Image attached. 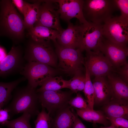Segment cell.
I'll return each instance as SVG.
<instances>
[{"label": "cell", "mask_w": 128, "mask_h": 128, "mask_svg": "<svg viewBox=\"0 0 128 128\" xmlns=\"http://www.w3.org/2000/svg\"><path fill=\"white\" fill-rule=\"evenodd\" d=\"M26 29L23 19L12 0H0V34L7 36L18 43L23 39Z\"/></svg>", "instance_id": "cell-1"}, {"label": "cell", "mask_w": 128, "mask_h": 128, "mask_svg": "<svg viewBox=\"0 0 128 128\" xmlns=\"http://www.w3.org/2000/svg\"><path fill=\"white\" fill-rule=\"evenodd\" d=\"M117 9L114 0H84L82 11L88 22L103 25Z\"/></svg>", "instance_id": "cell-2"}, {"label": "cell", "mask_w": 128, "mask_h": 128, "mask_svg": "<svg viewBox=\"0 0 128 128\" xmlns=\"http://www.w3.org/2000/svg\"><path fill=\"white\" fill-rule=\"evenodd\" d=\"M35 89L28 84L15 90L12 101L6 108L10 115L27 112L32 116L38 113V99Z\"/></svg>", "instance_id": "cell-3"}, {"label": "cell", "mask_w": 128, "mask_h": 128, "mask_svg": "<svg viewBox=\"0 0 128 128\" xmlns=\"http://www.w3.org/2000/svg\"><path fill=\"white\" fill-rule=\"evenodd\" d=\"M49 42H39L30 40L23 53L25 60L27 62L35 61L56 67L57 56Z\"/></svg>", "instance_id": "cell-4"}, {"label": "cell", "mask_w": 128, "mask_h": 128, "mask_svg": "<svg viewBox=\"0 0 128 128\" xmlns=\"http://www.w3.org/2000/svg\"><path fill=\"white\" fill-rule=\"evenodd\" d=\"M54 42L56 53L59 59V69L69 74H74L78 70L82 69L85 60L80 49L64 47L59 45L56 41Z\"/></svg>", "instance_id": "cell-5"}, {"label": "cell", "mask_w": 128, "mask_h": 128, "mask_svg": "<svg viewBox=\"0 0 128 128\" xmlns=\"http://www.w3.org/2000/svg\"><path fill=\"white\" fill-rule=\"evenodd\" d=\"M55 71L51 67L37 62L26 63L20 73L28 81V84L35 88L48 78L53 77Z\"/></svg>", "instance_id": "cell-6"}, {"label": "cell", "mask_w": 128, "mask_h": 128, "mask_svg": "<svg viewBox=\"0 0 128 128\" xmlns=\"http://www.w3.org/2000/svg\"><path fill=\"white\" fill-rule=\"evenodd\" d=\"M103 31L105 39L119 46L128 47V24L119 16L112 17L107 21L103 24Z\"/></svg>", "instance_id": "cell-7"}, {"label": "cell", "mask_w": 128, "mask_h": 128, "mask_svg": "<svg viewBox=\"0 0 128 128\" xmlns=\"http://www.w3.org/2000/svg\"><path fill=\"white\" fill-rule=\"evenodd\" d=\"M81 42L80 49L83 51H100V47L104 38L103 25L92 23L81 24Z\"/></svg>", "instance_id": "cell-8"}, {"label": "cell", "mask_w": 128, "mask_h": 128, "mask_svg": "<svg viewBox=\"0 0 128 128\" xmlns=\"http://www.w3.org/2000/svg\"><path fill=\"white\" fill-rule=\"evenodd\" d=\"M39 10L37 21L34 27L41 25L60 32L63 29L59 20L58 4L53 0H40Z\"/></svg>", "instance_id": "cell-9"}, {"label": "cell", "mask_w": 128, "mask_h": 128, "mask_svg": "<svg viewBox=\"0 0 128 128\" xmlns=\"http://www.w3.org/2000/svg\"><path fill=\"white\" fill-rule=\"evenodd\" d=\"M22 49L14 45L0 63V77H6L21 73L26 63Z\"/></svg>", "instance_id": "cell-10"}, {"label": "cell", "mask_w": 128, "mask_h": 128, "mask_svg": "<svg viewBox=\"0 0 128 128\" xmlns=\"http://www.w3.org/2000/svg\"><path fill=\"white\" fill-rule=\"evenodd\" d=\"M84 65L91 76L95 77L106 76L115 71L110 62L100 51H86Z\"/></svg>", "instance_id": "cell-11"}, {"label": "cell", "mask_w": 128, "mask_h": 128, "mask_svg": "<svg viewBox=\"0 0 128 128\" xmlns=\"http://www.w3.org/2000/svg\"><path fill=\"white\" fill-rule=\"evenodd\" d=\"M99 50L110 62L114 70L117 69L127 62L128 47L119 46L104 37Z\"/></svg>", "instance_id": "cell-12"}, {"label": "cell", "mask_w": 128, "mask_h": 128, "mask_svg": "<svg viewBox=\"0 0 128 128\" xmlns=\"http://www.w3.org/2000/svg\"><path fill=\"white\" fill-rule=\"evenodd\" d=\"M38 99L43 108L49 114L56 110L66 106L70 99V94L59 90L45 91L37 92Z\"/></svg>", "instance_id": "cell-13"}, {"label": "cell", "mask_w": 128, "mask_h": 128, "mask_svg": "<svg viewBox=\"0 0 128 128\" xmlns=\"http://www.w3.org/2000/svg\"><path fill=\"white\" fill-rule=\"evenodd\" d=\"M58 4V12L60 18L67 22L75 18L79 21L80 24L88 23L85 19L83 13L84 2L83 0H53Z\"/></svg>", "instance_id": "cell-14"}, {"label": "cell", "mask_w": 128, "mask_h": 128, "mask_svg": "<svg viewBox=\"0 0 128 128\" xmlns=\"http://www.w3.org/2000/svg\"><path fill=\"white\" fill-rule=\"evenodd\" d=\"M67 28L59 32L56 40L59 45L65 47L79 48L81 42V25H74L70 21Z\"/></svg>", "instance_id": "cell-15"}, {"label": "cell", "mask_w": 128, "mask_h": 128, "mask_svg": "<svg viewBox=\"0 0 128 128\" xmlns=\"http://www.w3.org/2000/svg\"><path fill=\"white\" fill-rule=\"evenodd\" d=\"M105 77H95L93 81L95 94L94 105H104L113 99L110 85Z\"/></svg>", "instance_id": "cell-16"}, {"label": "cell", "mask_w": 128, "mask_h": 128, "mask_svg": "<svg viewBox=\"0 0 128 128\" xmlns=\"http://www.w3.org/2000/svg\"><path fill=\"white\" fill-rule=\"evenodd\" d=\"M128 100L113 98L103 105V112L106 117H122L128 119Z\"/></svg>", "instance_id": "cell-17"}, {"label": "cell", "mask_w": 128, "mask_h": 128, "mask_svg": "<svg viewBox=\"0 0 128 128\" xmlns=\"http://www.w3.org/2000/svg\"><path fill=\"white\" fill-rule=\"evenodd\" d=\"M28 35L31 40L37 42H54L56 41L59 33V31L44 26L37 25L28 30Z\"/></svg>", "instance_id": "cell-18"}, {"label": "cell", "mask_w": 128, "mask_h": 128, "mask_svg": "<svg viewBox=\"0 0 128 128\" xmlns=\"http://www.w3.org/2000/svg\"><path fill=\"white\" fill-rule=\"evenodd\" d=\"M106 76L111 88L113 98L128 100V83L118 76L111 73Z\"/></svg>", "instance_id": "cell-19"}, {"label": "cell", "mask_w": 128, "mask_h": 128, "mask_svg": "<svg viewBox=\"0 0 128 128\" xmlns=\"http://www.w3.org/2000/svg\"><path fill=\"white\" fill-rule=\"evenodd\" d=\"M74 118L75 114L69 107L63 108L59 110L55 119L52 121V128H73Z\"/></svg>", "instance_id": "cell-20"}, {"label": "cell", "mask_w": 128, "mask_h": 128, "mask_svg": "<svg viewBox=\"0 0 128 128\" xmlns=\"http://www.w3.org/2000/svg\"><path fill=\"white\" fill-rule=\"evenodd\" d=\"M40 4V0L34 1L32 4L26 1L23 16L26 29L27 30L33 28L37 21Z\"/></svg>", "instance_id": "cell-21"}, {"label": "cell", "mask_w": 128, "mask_h": 128, "mask_svg": "<svg viewBox=\"0 0 128 128\" xmlns=\"http://www.w3.org/2000/svg\"><path fill=\"white\" fill-rule=\"evenodd\" d=\"M77 114L84 120L94 123H99L106 127L111 124L103 112L93 110H81L76 109Z\"/></svg>", "instance_id": "cell-22"}, {"label": "cell", "mask_w": 128, "mask_h": 128, "mask_svg": "<svg viewBox=\"0 0 128 128\" xmlns=\"http://www.w3.org/2000/svg\"><path fill=\"white\" fill-rule=\"evenodd\" d=\"M26 80L23 77L9 82H0V109L9 101L12 91L20 83Z\"/></svg>", "instance_id": "cell-23"}, {"label": "cell", "mask_w": 128, "mask_h": 128, "mask_svg": "<svg viewBox=\"0 0 128 128\" xmlns=\"http://www.w3.org/2000/svg\"><path fill=\"white\" fill-rule=\"evenodd\" d=\"M81 70L76 72L73 77L70 80H65V88L69 89L73 92L83 91L85 85V77Z\"/></svg>", "instance_id": "cell-24"}, {"label": "cell", "mask_w": 128, "mask_h": 128, "mask_svg": "<svg viewBox=\"0 0 128 128\" xmlns=\"http://www.w3.org/2000/svg\"><path fill=\"white\" fill-rule=\"evenodd\" d=\"M65 80L61 77H50L41 84L37 92L45 91H57L65 88Z\"/></svg>", "instance_id": "cell-25"}, {"label": "cell", "mask_w": 128, "mask_h": 128, "mask_svg": "<svg viewBox=\"0 0 128 128\" xmlns=\"http://www.w3.org/2000/svg\"><path fill=\"white\" fill-rule=\"evenodd\" d=\"M85 68V82L83 91L89 107L91 110H93L95 94L94 88L91 79V75L87 67Z\"/></svg>", "instance_id": "cell-26"}, {"label": "cell", "mask_w": 128, "mask_h": 128, "mask_svg": "<svg viewBox=\"0 0 128 128\" xmlns=\"http://www.w3.org/2000/svg\"><path fill=\"white\" fill-rule=\"evenodd\" d=\"M31 115L27 112H25L21 116L14 120H8L2 126L8 128H32L30 124Z\"/></svg>", "instance_id": "cell-27"}, {"label": "cell", "mask_w": 128, "mask_h": 128, "mask_svg": "<svg viewBox=\"0 0 128 128\" xmlns=\"http://www.w3.org/2000/svg\"><path fill=\"white\" fill-rule=\"evenodd\" d=\"M42 108L34 122L35 128H50L52 120L50 114L46 112L44 108Z\"/></svg>", "instance_id": "cell-28"}, {"label": "cell", "mask_w": 128, "mask_h": 128, "mask_svg": "<svg viewBox=\"0 0 128 128\" xmlns=\"http://www.w3.org/2000/svg\"><path fill=\"white\" fill-rule=\"evenodd\" d=\"M68 104L71 106L80 110H91L86 100L79 93H77L76 97L70 99Z\"/></svg>", "instance_id": "cell-29"}, {"label": "cell", "mask_w": 128, "mask_h": 128, "mask_svg": "<svg viewBox=\"0 0 128 128\" xmlns=\"http://www.w3.org/2000/svg\"><path fill=\"white\" fill-rule=\"evenodd\" d=\"M118 9L120 10V19L124 23L128 24V0H114Z\"/></svg>", "instance_id": "cell-30"}, {"label": "cell", "mask_w": 128, "mask_h": 128, "mask_svg": "<svg viewBox=\"0 0 128 128\" xmlns=\"http://www.w3.org/2000/svg\"><path fill=\"white\" fill-rule=\"evenodd\" d=\"M106 118L110 122L111 125L113 126L118 128H128V120L127 119L121 117H106Z\"/></svg>", "instance_id": "cell-31"}, {"label": "cell", "mask_w": 128, "mask_h": 128, "mask_svg": "<svg viewBox=\"0 0 128 128\" xmlns=\"http://www.w3.org/2000/svg\"><path fill=\"white\" fill-rule=\"evenodd\" d=\"M119 77L125 82H128V64L126 62L117 69Z\"/></svg>", "instance_id": "cell-32"}, {"label": "cell", "mask_w": 128, "mask_h": 128, "mask_svg": "<svg viewBox=\"0 0 128 128\" xmlns=\"http://www.w3.org/2000/svg\"><path fill=\"white\" fill-rule=\"evenodd\" d=\"M12 2L19 12L23 15L25 7L26 1L22 0H13Z\"/></svg>", "instance_id": "cell-33"}, {"label": "cell", "mask_w": 128, "mask_h": 128, "mask_svg": "<svg viewBox=\"0 0 128 128\" xmlns=\"http://www.w3.org/2000/svg\"><path fill=\"white\" fill-rule=\"evenodd\" d=\"M10 117L9 111L6 108L0 109V125H2L10 119Z\"/></svg>", "instance_id": "cell-34"}, {"label": "cell", "mask_w": 128, "mask_h": 128, "mask_svg": "<svg viewBox=\"0 0 128 128\" xmlns=\"http://www.w3.org/2000/svg\"><path fill=\"white\" fill-rule=\"evenodd\" d=\"M73 128H87L78 118L77 114H75Z\"/></svg>", "instance_id": "cell-35"}, {"label": "cell", "mask_w": 128, "mask_h": 128, "mask_svg": "<svg viewBox=\"0 0 128 128\" xmlns=\"http://www.w3.org/2000/svg\"><path fill=\"white\" fill-rule=\"evenodd\" d=\"M7 55L5 49L0 45V63L6 57Z\"/></svg>", "instance_id": "cell-36"}, {"label": "cell", "mask_w": 128, "mask_h": 128, "mask_svg": "<svg viewBox=\"0 0 128 128\" xmlns=\"http://www.w3.org/2000/svg\"><path fill=\"white\" fill-rule=\"evenodd\" d=\"M99 128H118L114 126H113L111 125H110V126H108L106 127H103L101 126Z\"/></svg>", "instance_id": "cell-37"}]
</instances>
